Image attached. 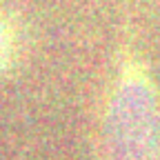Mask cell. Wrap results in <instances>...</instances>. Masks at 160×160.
Instances as JSON below:
<instances>
[{
  "instance_id": "7a4b0ae2",
  "label": "cell",
  "mask_w": 160,
  "mask_h": 160,
  "mask_svg": "<svg viewBox=\"0 0 160 160\" xmlns=\"http://www.w3.org/2000/svg\"><path fill=\"white\" fill-rule=\"evenodd\" d=\"M16 49H18V36H16V27L11 20L0 16V73H5L16 58Z\"/></svg>"
},
{
  "instance_id": "6da1fadb",
  "label": "cell",
  "mask_w": 160,
  "mask_h": 160,
  "mask_svg": "<svg viewBox=\"0 0 160 160\" xmlns=\"http://www.w3.org/2000/svg\"><path fill=\"white\" fill-rule=\"evenodd\" d=\"M100 160H160V89L133 51L120 53L105 91Z\"/></svg>"
}]
</instances>
